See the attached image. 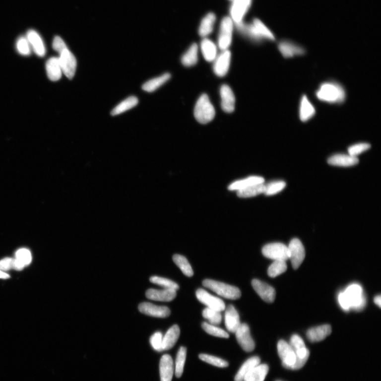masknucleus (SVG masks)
<instances>
[{"label": "nucleus", "mask_w": 381, "mask_h": 381, "mask_svg": "<svg viewBox=\"0 0 381 381\" xmlns=\"http://www.w3.org/2000/svg\"><path fill=\"white\" fill-rule=\"evenodd\" d=\"M316 95L319 100L331 104H340L346 98L344 87L335 81L322 83L317 90Z\"/></svg>", "instance_id": "1"}, {"label": "nucleus", "mask_w": 381, "mask_h": 381, "mask_svg": "<svg viewBox=\"0 0 381 381\" xmlns=\"http://www.w3.org/2000/svg\"><path fill=\"white\" fill-rule=\"evenodd\" d=\"M194 115L196 120L202 124L211 122L215 117V109L207 95L202 94L198 99L195 106Z\"/></svg>", "instance_id": "2"}, {"label": "nucleus", "mask_w": 381, "mask_h": 381, "mask_svg": "<svg viewBox=\"0 0 381 381\" xmlns=\"http://www.w3.org/2000/svg\"><path fill=\"white\" fill-rule=\"evenodd\" d=\"M202 284L204 287L226 299L236 300L241 297L240 290L234 286L211 279L204 280Z\"/></svg>", "instance_id": "3"}, {"label": "nucleus", "mask_w": 381, "mask_h": 381, "mask_svg": "<svg viewBox=\"0 0 381 381\" xmlns=\"http://www.w3.org/2000/svg\"><path fill=\"white\" fill-rule=\"evenodd\" d=\"M343 292L349 309L356 311H360L363 309L366 304V299L360 285H350Z\"/></svg>", "instance_id": "4"}, {"label": "nucleus", "mask_w": 381, "mask_h": 381, "mask_svg": "<svg viewBox=\"0 0 381 381\" xmlns=\"http://www.w3.org/2000/svg\"><path fill=\"white\" fill-rule=\"evenodd\" d=\"M289 344L297 356L295 370H299L305 366L309 359L310 352L306 347L304 340L298 335H294L291 337Z\"/></svg>", "instance_id": "5"}, {"label": "nucleus", "mask_w": 381, "mask_h": 381, "mask_svg": "<svg viewBox=\"0 0 381 381\" xmlns=\"http://www.w3.org/2000/svg\"><path fill=\"white\" fill-rule=\"evenodd\" d=\"M277 352L283 367L295 370L297 356L290 344L285 340H280L277 344Z\"/></svg>", "instance_id": "6"}, {"label": "nucleus", "mask_w": 381, "mask_h": 381, "mask_svg": "<svg viewBox=\"0 0 381 381\" xmlns=\"http://www.w3.org/2000/svg\"><path fill=\"white\" fill-rule=\"evenodd\" d=\"M233 21L231 18L222 19L218 37V46L222 51L228 50L232 42Z\"/></svg>", "instance_id": "7"}, {"label": "nucleus", "mask_w": 381, "mask_h": 381, "mask_svg": "<svg viewBox=\"0 0 381 381\" xmlns=\"http://www.w3.org/2000/svg\"><path fill=\"white\" fill-rule=\"evenodd\" d=\"M262 253L265 257L274 260L286 261L289 258L288 246L280 243L266 245L262 249Z\"/></svg>", "instance_id": "8"}, {"label": "nucleus", "mask_w": 381, "mask_h": 381, "mask_svg": "<svg viewBox=\"0 0 381 381\" xmlns=\"http://www.w3.org/2000/svg\"><path fill=\"white\" fill-rule=\"evenodd\" d=\"M289 253V258L294 269H298L303 263L305 256L306 252L304 246L301 242L294 238L288 246Z\"/></svg>", "instance_id": "9"}, {"label": "nucleus", "mask_w": 381, "mask_h": 381, "mask_svg": "<svg viewBox=\"0 0 381 381\" xmlns=\"http://www.w3.org/2000/svg\"><path fill=\"white\" fill-rule=\"evenodd\" d=\"M59 59L62 72L68 78L72 79L75 75L77 66V61L74 55L67 49L60 54Z\"/></svg>", "instance_id": "10"}, {"label": "nucleus", "mask_w": 381, "mask_h": 381, "mask_svg": "<svg viewBox=\"0 0 381 381\" xmlns=\"http://www.w3.org/2000/svg\"><path fill=\"white\" fill-rule=\"evenodd\" d=\"M196 296L198 300L207 308L220 312L226 309L225 304L222 300L211 295L204 289H198L196 291Z\"/></svg>", "instance_id": "11"}, {"label": "nucleus", "mask_w": 381, "mask_h": 381, "mask_svg": "<svg viewBox=\"0 0 381 381\" xmlns=\"http://www.w3.org/2000/svg\"><path fill=\"white\" fill-rule=\"evenodd\" d=\"M235 333L237 340L244 351L250 352L255 349V342L251 335L250 328L247 324L241 323Z\"/></svg>", "instance_id": "12"}, {"label": "nucleus", "mask_w": 381, "mask_h": 381, "mask_svg": "<svg viewBox=\"0 0 381 381\" xmlns=\"http://www.w3.org/2000/svg\"><path fill=\"white\" fill-rule=\"evenodd\" d=\"M278 49L283 57L285 59L300 57L306 53L304 47L287 40H283L280 42L278 44Z\"/></svg>", "instance_id": "13"}, {"label": "nucleus", "mask_w": 381, "mask_h": 381, "mask_svg": "<svg viewBox=\"0 0 381 381\" xmlns=\"http://www.w3.org/2000/svg\"><path fill=\"white\" fill-rule=\"evenodd\" d=\"M232 55L229 50L222 51L217 56L214 62V73L219 77H224L227 73L230 67Z\"/></svg>", "instance_id": "14"}, {"label": "nucleus", "mask_w": 381, "mask_h": 381, "mask_svg": "<svg viewBox=\"0 0 381 381\" xmlns=\"http://www.w3.org/2000/svg\"><path fill=\"white\" fill-rule=\"evenodd\" d=\"M230 7L231 18L236 24L242 22L246 13L250 9L252 0H231Z\"/></svg>", "instance_id": "15"}, {"label": "nucleus", "mask_w": 381, "mask_h": 381, "mask_svg": "<svg viewBox=\"0 0 381 381\" xmlns=\"http://www.w3.org/2000/svg\"><path fill=\"white\" fill-rule=\"evenodd\" d=\"M252 285L259 297L268 303H273L276 296L274 289L264 282L257 279L252 281Z\"/></svg>", "instance_id": "16"}, {"label": "nucleus", "mask_w": 381, "mask_h": 381, "mask_svg": "<svg viewBox=\"0 0 381 381\" xmlns=\"http://www.w3.org/2000/svg\"><path fill=\"white\" fill-rule=\"evenodd\" d=\"M139 311L143 314L157 318H166L171 314L170 309L165 306H158L149 303L139 305Z\"/></svg>", "instance_id": "17"}, {"label": "nucleus", "mask_w": 381, "mask_h": 381, "mask_svg": "<svg viewBox=\"0 0 381 381\" xmlns=\"http://www.w3.org/2000/svg\"><path fill=\"white\" fill-rule=\"evenodd\" d=\"M221 106L227 113H232L235 110V97L232 90L227 85H223L220 89Z\"/></svg>", "instance_id": "18"}, {"label": "nucleus", "mask_w": 381, "mask_h": 381, "mask_svg": "<svg viewBox=\"0 0 381 381\" xmlns=\"http://www.w3.org/2000/svg\"><path fill=\"white\" fill-rule=\"evenodd\" d=\"M316 114V109L306 95L301 97L299 107V118L302 122L306 123L312 119Z\"/></svg>", "instance_id": "19"}, {"label": "nucleus", "mask_w": 381, "mask_h": 381, "mask_svg": "<svg viewBox=\"0 0 381 381\" xmlns=\"http://www.w3.org/2000/svg\"><path fill=\"white\" fill-rule=\"evenodd\" d=\"M225 321L227 330L235 333L241 323L239 314L233 305H230L225 309Z\"/></svg>", "instance_id": "20"}, {"label": "nucleus", "mask_w": 381, "mask_h": 381, "mask_svg": "<svg viewBox=\"0 0 381 381\" xmlns=\"http://www.w3.org/2000/svg\"><path fill=\"white\" fill-rule=\"evenodd\" d=\"M177 291L170 289H148L146 292L147 298L157 301L170 302L177 297Z\"/></svg>", "instance_id": "21"}, {"label": "nucleus", "mask_w": 381, "mask_h": 381, "mask_svg": "<svg viewBox=\"0 0 381 381\" xmlns=\"http://www.w3.org/2000/svg\"><path fill=\"white\" fill-rule=\"evenodd\" d=\"M160 371L161 381H172L174 369L173 359L170 355L166 354L162 357Z\"/></svg>", "instance_id": "22"}, {"label": "nucleus", "mask_w": 381, "mask_h": 381, "mask_svg": "<svg viewBox=\"0 0 381 381\" xmlns=\"http://www.w3.org/2000/svg\"><path fill=\"white\" fill-rule=\"evenodd\" d=\"M331 331L332 329L330 325L324 324L308 330L307 337L311 342H319L329 336Z\"/></svg>", "instance_id": "23"}, {"label": "nucleus", "mask_w": 381, "mask_h": 381, "mask_svg": "<svg viewBox=\"0 0 381 381\" xmlns=\"http://www.w3.org/2000/svg\"><path fill=\"white\" fill-rule=\"evenodd\" d=\"M27 39L35 53L40 57L46 54L45 46L41 36L34 30H30L27 34Z\"/></svg>", "instance_id": "24"}, {"label": "nucleus", "mask_w": 381, "mask_h": 381, "mask_svg": "<svg viewBox=\"0 0 381 381\" xmlns=\"http://www.w3.org/2000/svg\"><path fill=\"white\" fill-rule=\"evenodd\" d=\"M46 68L50 80L57 81L61 78L63 72L58 58L53 57L48 60Z\"/></svg>", "instance_id": "25"}, {"label": "nucleus", "mask_w": 381, "mask_h": 381, "mask_svg": "<svg viewBox=\"0 0 381 381\" xmlns=\"http://www.w3.org/2000/svg\"><path fill=\"white\" fill-rule=\"evenodd\" d=\"M357 157L345 154H336L330 157L328 160L329 164L341 167H349L358 164Z\"/></svg>", "instance_id": "26"}, {"label": "nucleus", "mask_w": 381, "mask_h": 381, "mask_svg": "<svg viewBox=\"0 0 381 381\" xmlns=\"http://www.w3.org/2000/svg\"><path fill=\"white\" fill-rule=\"evenodd\" d=\"M264 181L263 178L258 176H252L233 182L229 186L228 189L230 190H238L252 186L264 184Z\"/></svg>", "instance_id": "27"}, {"label": "nucleus", "mask_w": 381, "mask_h": 381, "mask_svg": "<svg viewBox=\"0 0 381 381\" xmlns=\"http://www.w3.org/2000/svg\"><path fill=\"white\" fill-rule=\"evenodd\" d=\"M180 329L178 325H174L166 333L163 338V351H168L176 344L180 337Z\"/></svg>", "instance_id": "28"}, {"label": "nucleus", "mask_w": 381, "mask_h": 381, "mask_svg": "<svg viewBox=\"0 0 381 381\" xmlns=\"http://www.w3.org/2000/svg\"><path fill=\"white\" fill-rule=\"evenodd\" d=\"M268 371L269 368L267 365L259 364L246 376L244 381H264Z\"/></svg>", "instance_id": "29"}, {"label": "nucleus", "mask_w": 381, "mask_h": 381, "mask_svg": "<svg viewBox=\"0 0 381 381\" xmlns=\"http://www.w3.org/2000/svg\"><path fill=\"white\" fill-rule=\"evenodd\" d=\"M201 50L204 59L209 62H213L218 56L216 44L207 38L202 41Z\"/></svg>", "instance_id": "30"}, {"label": "nucleus", "mask_w": 381, "mask_h": 381, "mask_svg": "<svg viewBox=\"0 0 381 381\" xmlns=\"http://www.w3.org/2000/svg\"><path fill=\"white\" fill-rule=\"evenodd\" d=\"M260 363V360L257 356H254L246 361L238 371L235 377V381H244L246 375L254 368Z\"/></svg>", "instance_id": "31"}, {"label": "nucleus", "mask_w": 381, "mask_h": 381, "mask_svg": "<svg viewBox=\"0 0 381 381\" xmlns=\"http://www.w3.org/2000/svg\"><path fill=\"white\" fill-rule=\"evenodd\" d=\"M171 75L169 73H165L160 77H158L148 81L142 85V88L144 91L148 92H152L156 90L168 81L170 79Z\"/></svg>", "instance_id": "32"}, {"label": "nucleus", "mask_w": 381, "mask_h": 381, "mask_svg": "<svg viewBox=\"0 0 381 381\" xmlns=\"http://www.w3.org/2000/svg\"><path fill=\"white\" fill-rule=\"evenodd\" d=\"M198 61V46L193 44L181 59L182 64L186 67L193 66Z\"/></svg>", "instance_id": "33"}, {"label": "nucleus", "mask_w": 381, "mask_h": 381, "mask_svg": "<svg viewBox=\"0 0 381 381\" xmlns=\"http://www.w3.org/2000/svg\"><path fill=\"white\" fill-rule=\"evenodd\" d=\"M215 21L216 15L213 13H210L206 15L201 22L199 28V35L203 37L210 35L213 30Z\"/></svg>", "instance_id": "34"}, {"label": "nucleus", "mask_w": 381, "mask_h": 381, "mask_svg": "<svg viewBox=\"0 0 381 381\" xmlns=\"http://www.w3.org/2000/svg\"><path fill=\"white\" fill-rule=\"evenodd\" d=\"M138 103V100L136 97H130L126 99L120 104L116 107L111 112V115L116 116L126 112L132 108L136 106Z\"/></svg>", "instance_id": "35"}, {"label": "nucleus", "mask_w": 381, "mask_h": 381, "mask_svg": "<svg viewBox=\"0 0 381 381\" xmlns=\"http://www.w3.org/2000/svg\"><path fill=\"white\" fill-rule=\"evenodd\" d=\"M265 190L264 184L254 185L237 190V195L240 197H251L264 193Z\"/></svg>", "instance_id": "36"}, {"label": "nucleus", "mask_w": 381, "mask_h": 381, "mask_svg": "<svg viewBox=\"0 0 381 381\" xmlns=\"http://www.w3.org/2000/svg\"><path fill=\"white\" fill-rule=\"evenodd\" d=\"M173 260L186 276L191 277L193 275V270L185 256L176 254L173 256Z\"/></svg>", "instance_id": "37"}, {"label": "nucleus", "mask_w": 381, "mask_h": 381, "mask_svg": "<svg viewBox=\"0 0 381 381\" xmlns=\"http://www.w3.org/2000/svg\"><path fill=\"white\" fill-rule=\"evenodd\" d=\"M186 357L187 348L181 347L177 354L175 368V374L178 378H180L184 373Z\"/></svg>", "instance_id": "38"}, {"label": "nucleus", "mask_w": 381, "mask_h": 381, "mask_svg": "<svg viewBox=\"0 0 381 381\" xmlns=\"http://www.w3.org/2000/svg\"><path fill=\"white\" fill-rule=\"evenodd\" d=\"M254 26L255 27L259 35L263 39L268 40L270 41H274L275 36L272 32L260 20L255 19L253 22Z\"/></svg>", "instance_id": "39"}, {"label": "nucleus", "mask_w": 381, "mask_h": 381, "mask_svg": "<svg viewBox=\"0 0 381 381\" xmlns=\"http://www.w3.org/2000/svg\"><path fill=\"white\" fill-rule=\"evenodd\" d=\"M287 265L285 261L274 260L268 269V275L271 277H275L287 271Z\"/></svg>", "instance_id": "40"}, {"label": "nucleus", "mask_w": 381, "mask_h": 381, "mask_svg": "<svg viewBox=\"0 0 381 381\" xmlns=\"http://www.w3.org/2000/svg\"><path fill=\"white\" fill-rule=\"evenodd\" d=\"M150 281L152 283L163 287L165 289L177 291L179 289V285L173 281L166 278L154 276L150 278Z\"/></svg>", "instance_id": "41"}, {"label": "nucleus", "mask_w": 381, "mask_h": 381, "mask_svg": "<svg viewBox=\"0 0 381 381\" xmlns=\"http://www.w3.org/2000/svg\"><path fill=\"white\" fill-rule=\"evenodd\" d=\"M203 317L207 319L209 323L213 325H217L221 323L222 316L221 312L212 309L206 308L204 309L202 313Z\"/></svg>", "instance_id": "42"}, {"label": "nucleus", "mask_w": 381, "mask_h": 381, "mask_svg": "<svg viewBox=\"0 0 381 381\" xmlns=\"http://www.w3.org/2000/svg\"><path fill=\"white\" fill-rule=\"evenodd\" d=\"M202 327L204 330L210 335L225 338L229 337L228 333L226 331L215 326V325L208 322H203Z\"/></svg>", "instance_id": "43"}, {"label": "nucleus", "mask_w": 381, "mask_h": 381, "mask_svg": "<svg viewBox=\"0 0 381 381\" xmlns=\"http://www.w3.org/2000/svg\"><path fill=\"white\" fill-rule=\"evenodd\" d=\"M202 361L219 368H226L229 364L226 361L212 355L202 354L198 356Z\"/></svg>", "instance_id": "44"}, {"label": "nucleus", "mask_w": 381, "mask_h": 381, "mask_svg": "<svg viewBox=\"0 0 381 381\" xmlns=\"http://www.w3.org/2000/svg\"><path fill=\"white\" fill-rule=\"evenodd\" d=\"M286 187L285 182L282 181H275L265 185L264 194L266 195H273L279 193Z\"/></svg>", "instance_id": "45"}, {"label": "nucleus", "mask_w": 381, "mask_h": 381, "mask_svg": "<svg viewBox=\"0 0 381 381\" xmlns=\"http://www.w3.org/2000/svg\"><path fill=\"white\" fill-rule=\"evenodd\" d=\"M15 258L18 259L24 265L27 266L31 263L32 256L31 252L27 249H20L16 252Z\"/></svg>", "instance_id": "46"}, {"label": "nucleus", "mask_w": 381, "mask_h": 381, "mask_svg": "<svg viewBox=\"0 0 381 381\" xmlns=\"http://www.w3.org/2000/svg\"><path fill=\"white\" fill-rule=\"evenodd\" d=\"M371 146L368 143H359L349 147L348 149V154L356 157L362 153L369 150Z\"/></svg>", "instance_id": "47"}, {"label": "nucleus", "mask_w": 381, "mask_h": 381, "mask_svg": "<svg viewBox=\"0 0 381 381\" xmlns=\"http://www.w3.org/2000/svg\"><path fill=\"white\" fill-rule=\"evenodd\" d=\"M163 336L161 332H156L151 336L150 343L155 351L158 352L163 351Z\"/></svg>", "instance_id": "48"}, {"label": "nucleus", "mask_w": 381, "mask_h": 381, "mask_svg": "<svg viewBox=\"0 0 381 381\" xmlns=\"http://www.w3.org/2000/svg\"><path fill=\"white\" fill-rule=\"evenodd\" d=\"M17 49L21 55H29L31 51L30 44L27 39L23 37L19 38L17 42Z\"/></svg>", "instance_id": "49"}, {"label": "nucleus", "mask_w": 381, "mask_h": 381, "mask_svg": "<svg viewBox=\"0 0 381 381\" xmlns=\"http://www.w3.org/2000/svg\"><path fill=\"white\" fill-rule=\"evenodd\" d=\"M53 47L55 51L58 52L60 54L64 51L67 49V47L63 40L59 36L55 37L53 43Z\"/></svg>", "instance_id": "50"}, {"label": "nucleus", "mask_w": 381, "mask_h": 381, "mask_svg": "<svg viewBox=\"0 0 381 381\" xmlns=\"http://www.w3.org/2000/svg\"><path fill=\"white\" fill-rule=\"evenodd\" d=\"M13 268V258L6 257L0 260V270L4 272Z\"/></svg>", "instance_id": "51"}, {"label": "nucleus", "mask_w": 381, "mask_h": 381, "mask_svg": "<svg viewBox=\"0 0 381 381\" xmlns=\"http://www.w3.org/2000/svg\"><path fill=\"white\" fill-rule=\"evenodd\" d=\"M338 299L339 304L341 306V307L342 308V309L344 310V311H349V310H350V309H349L347 305L346 300L344 297L343 292H341L339 294Z\"/></svg>", "instance_id": "52"}, {"label": "nucleus", "mask_w": 381, "mask_h": 381, "mask_svg": "<svg viewBox=\"0 0 381 381\" xmlns=\"http://www.w3.org/2000/svg\"><path fill=\"white\" fill-rule=\"evenodd\" d=\"M10 277V276L9 274L6 273L5 272L1 271V270H0V279H9Z\"/></svg>", "instance_id": "53"}, {"label": "nucleus", "mask_w": 381, "mask_h": 381, "mask_svg": "<svg viewBox=\"0 0 381 381\" xmlns=\"http://www.w3.org/2000/svg\"><path fill=\"white\" fill-rule=\"evenodd\" d=\"M375 303L380 308L381 305V297L380 295L376 296L374 299Z\"/></svg>", "instance_id": "54"}, {"label": "nucleus", "mask_w": 381, "mask_h": 381, "mask_svg": "<svg viewBox=\"0 0 381 381\" xmlns=\"http://www.w3.org/2000/svg\"></svg>", "instance_id": "55"}, {"label": "nucleus", "mask_w": 381, "mask_h": 381, "mask_svg": "<svg viewBox=\"0 0 381 381\" xmlns=\"http://www.w3.org/2000/svg\"><path fill=\"white\" fill-rule=\"evenodd\" d=\"M230 1H231V0H230Z\"/></svg>", "instance_id": "56"}]
</instances>
